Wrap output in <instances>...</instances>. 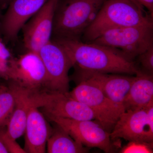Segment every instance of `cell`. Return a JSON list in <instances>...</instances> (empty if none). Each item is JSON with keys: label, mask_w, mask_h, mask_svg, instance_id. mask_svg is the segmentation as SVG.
Returning <instances> with one entry per match:
<instances>
[{"label": "cell", "mask_w": 153, "mask_h": 153, "mask_svg": "<svg viewBox=\"0 0 153 153\" xmlns=\"http://www.w3.org/2000/svg\"><path fill=\"white\" fill-rule=\"evenodd\" d=\"M52 39L63 47L75 68L108 74L135 75L139 73L134 61L128 60L112 48L81 39Z\"/></svg>", "instance_id": "obj_1"}, {"label": "cell", "mask_w": 153, "mask_h": 153, "mask_svg": "<svg viewBox=\"0 0 153 153\" xmlns=\"http://www.w3.org/2000/svg\"><path fill=\"white\" fill-rule=\"evenodd\" d=\"M151 25H153V17L131 0H106L81 40L91 42L111 29Z\"/></svg>", "instance_id": "obj_2"}, {"label": "cell", "mask_w": 153, "mask_h": 153, "mask_svg": "<svg viewBox=\"0 0 153 153\" xmlns=\"http://www.w3.org/2000/svg\"><path fill=\"white\" fill-rule=\"evenodd\" d=\"M106 0H58L54 13V38L81 39Z\"/></svg>", "instance_id": "obj_3"}, {"label": "cell", "mask_w": 153, "mask_h": 153, "mask_svg": "<svg viewBox=\"0 0 153 153\" xmlns=\"http://www.w3.org/2000/svg\"><path fill=\"white\" fill-rule=\"evenodd\" d=\"M88 43L112 48L128 60L134 61L139 55L153 46V25L111 29Z\"/></svg>", "instance_id": "obj_4"}, {"label": "cell", "mask_w": 153, "mask_h": 153, "mask_svg": "<svg viewBox=\"0 0 153 153\" xmlns=\"http://www.w3.org/2000/svg\"><path fill=\"white\" fill-rule=\"evenodd\" d=\"M78 84L67 94L88 107L95 120L110 133L118 120L124 112L123 107L116 104L104 95L100 89L85 80H77Z\"/></svg>", "instance_id": "obj_5"}, {"label": "cell", "mask_w": 153, "mask_h": 153, "mask_svg": "<svg viewBox=\"0 0 153 153\" xmlns=\"http://www.w3.org/2000/svg\"><path fill=\"white\" fill-rule=\"evenodd\" d=\"M111 140L153 143V103L148 106L126 110L112 131Z\"/></svg>", "instance_id": "obj_6"}, {"label": "cell", "mask_w": 153, "mask_h": 153, "mask_svg": "<svg viewBox=\"0 0 153 153\" xmlns=\"http://www.w3.org/2000/svg\"><path fill=\"white\" fill-rule=\"evenodd\" d=\"M66 93L43 91L31 93V95L33 105L42 108L47 117L79 120H95V116L88 107Z\"/></svg>", "instance_id": "obj_7"}, {"label": "cell", "mask_w": 153, "mask_h": 153, "mask_svg": "<svg viewBox=\"0 0 153 153\" xmlns=\"http://www.w3.org/2000/svg\"><path fill=\"white\" fill-rule=\"evenodd\" d=\"M46 69V91L66 93L69 91L68 72L73 65L63 47L52 39L38 52Z\"/></svg>", "instance_id": "obj_8"}, {"label": "cell", "mask_w": 153, "mask_h": 153, "mask_svg": "<svg viewBox=\"0 0 153 153\" xmlns=\"http://www.w3.org/2000/svg\"><path fill=\"white\" fill-rule=\"evenodd\" d=\"M59 126L74 140L87 148H97L105 153H111L114 147L110 133L97 121L47 117Z\"/></svg>", "instance_id": "obj_9"}, {"label": "cell", "mask_w": 153, "mask_h": 153, "mask_svg": "<svg viewBox=\"0 0 153 153\" xmlns=\"http://www.w3.org/2000/svg\"><path fill=\"white\" fill-rule=\"evenodd\" d=\"M9 81L31 93L46 91L47 73L39 53L27 51L16 58Z\"/></svg>", "instance_id": "obj_10"}, {"label": "cell", "mask_w": 153, "mask_h": 153, "mask_svg": "<svg viewBox=\"0 0 153 153\" xmlns=\"http://www.w3.org/2000/svg\"><path fill=\"white\" fill-rule=\"evenodd\" d=\"M58 0H49L22 28L27 51L38 52L51 41L54 13Z\"/></svg>", "instance_id": "obj_11"}, {"label": "cell", "mask_w": 153, "mask_h": 153, "mask_svg": "<svg viewBox=\"0 0 153 153\" xmlns=\"http://www.w3.org/2000/svg\"><path fill=\"white\" fill-rule=\"evenodd\" d=\"M75 69L74 76L76 81L85 80L90 82L100 89L108 98L123 106L124 100L135 79V75L108 74Z\"/></svg>", "instance_id": "obj_12"}, {"label": "cell", "mask_w": 153, "mask_h": 153, "mask_svg": "<svg viewBox=\"0 0 153 153\" xmlns=\"http://www.w3.org/2000/svg\"><path fill=\"white\" fill-rule=\"evenodd\" d=\"M49 0H10L3 18L2 30L8 40L16 39L25 24Z\"/></svg>", "instance_id": "obj_13"}, {"label": "cell", "mask_w": 153, "mask_h": 153, "mask_svg": "<svg viewBox=\"0 0 153 153\" xmlns=\"http://www.w3.org/2000/svg\"><path fill=\"white\" fill-rule=\"evenodd\" d=\"M53 128L49 125L38 108L33 105L30 108L25 132V150L26 153H44L47 141Z\"/></svg>", "instance_id": "obj_14"}, {"label": "cell", "mask_w": 153, "mask_h": 153, "mask_svg": "<svg viewBox=\"0 0 153 153\" xmlns=\"http://www.w3.org/2000/svg\"><path fill=\"white\" fill-rule=\"evenodd\" d=\"M153 103V75L139 73L135 75V79L124 100L123 105L125 111Z\"/></svg>", "instance_id": "obj_15"}, {"label": "cell", "mask_w": 153, "mask_h": 153, "mask_svg": "<svg viewBox=\"0 0 153 153\" xmlns=\"http://www.w3.org/2000/svg\"><path fill=\"white\" fill-rule=\"evenodd\" d=\"M17 87L16 105L7 126L8 133L16 140L25 133L28 114L33 105L31 92L18 86Z\"/></svg>", "instance_id": "obj_16"}, {"label": "cell", "mask_w": 153, "mask_h": 153, "mask_svg": "<svg viewBox=\"0 0 153 153\" xmlns=\"http://www.w3.org/2000/svg\"><path fill=\"white\" fill-rule=\"evenodd\" d=\"M47 141L49 153H84L88 152L85 147L74 140L63 128L56 124Z\"/></svg>", "instance_id": "obj_17"}, {"label": "cell", "mask_w": 153, "mask_h": 153, "mask_svg": "<svg viewBox=\"0 0 153 153\" xmlns=\"http://www.w3.org/2000/svg\"><path fill=\"white\" fill-rule=\"evenodd\" d=\"M10 82L8 86L0 88V129L7 128L16 105L18 88Z\"/></svg>", "instance_id": "obj_18"}, {"label": "cell", "mask_w": 153, "mask_h": 153, "mask_svg": "<svg viewBox=\"0 0 153 153\" xmlns=\"http://www.w3.org/2000/svg\"><path fill=\"white\" fill-rule=\"evenodd\" d=\"M16 58L0 40V78L9 80Z\"/></svg>", "instance_id": "obj_19"}, {"label": "cell", "mask_w": 153, "mask_h": 153, "mask_svg": "<svg viewBox=\"0 0 153 153\" xmlns=\"http://www.w3.org/2000/svg\"><path fill=\"white\" fill-rule=\"evenodd\" d=\"M134 61L139 73L153 75V46L139 55Z\"/></svg>", "instance_id": "obj_20"}, {"label": "cell", "mask_w": 153, "mask_h": 153, "mask_svg": "<svg viewBox=\"0 0 153 153\" xmlns=\"http://www.w3.org/2000/svg\"><path fill=\"white\" fill-rule=\"evenodd\" d=\"M153 143L145 142L129 141L121 149V153H153Z\"/></svg>", "instance_id": "obj_21"}, {"label": "cell", "mask_w": 153, "mask_h": 153, "mask_svg": "<svg viewBox=\"0 0 153 153\" xmlns=\"http://www.w3.org/2000/svg\"><path fill=\"white\" fill-rule=\"evenodd\" d=\"M0 139L7 148L9 153H26L19 144L8 133L6 128L0 129Z\"/></svg>", "instance_id": "obj_22"}, {"label": "cell", "mask_w": 153, "mask_h": 153, "mask_svg": "<svg viewBox=\"0 0 153 153\" xmlns=\"http://www.w3.org/2000/svg\"><path fill=\"white\" fill-rule=\"evenodd\" d=\"M141 8L146 9L153 18V0H131Z\"/></svg>", "instance_id": "obj_23"}, {"label": "cell", "mask_w": 153, "mask_h": 153, "mask_svg": "<svg viewBox=\"0 0 153 153\" xmlns=\"http://www.w3.org/2000/svg\"><path fill=\"white\" fill-rule=\"evenodd\" d=\"M0 153H9L8 151L0 139Z\"/></svg>", "instance_id": "obj_24"}, {"label": "cell", "mask_w": 153, "mask_h": 153, "mask_svg": "<svg viewBox=\"0 0 153 153\" xmlns=\"http://www.w3.org/2000/svg\"><path fill=\"white\" fill-rule=\"evenodd\" d=\"M0 1H1L3 2H6L10 1V0H0Z\"/></svg>", "instance_id": "obj_25"}, {"label": "cell", "mask_w": 153, "mask_h": 153, "mask_svg": "<svg viewBox=\"0 0 153 153\" xmlns=\"http://www.w3.org/2000/svg\"><path fill=\"white\" fill-rule=\"evenodd\" d=\"M1 85H1V84H0V88H1Z\"/></svg>", "instance_id": "obj_26"}]
</instances>
